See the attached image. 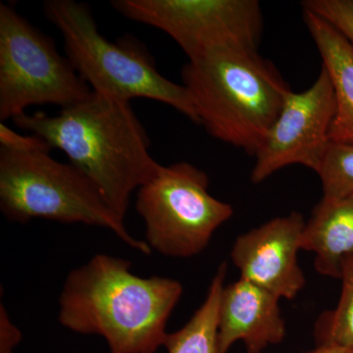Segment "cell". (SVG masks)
Here are the masks:
<instances>
[{
	"label": "cell",
	"mask_w": 353,
	"mask_h": 353,
	"mask_svg": "<svg viewBox=\"0 0 353 353\" xmlns=\"http://www.w3.org/2000/svg\"><path fill=\"white\" fill-rule=\"evenodd\" d=\"M336 114L331 78L323 68L315 83L303 92L285 97L275 124L255 154L252 181L259 183L276 172L299 164L317 172L331 143Z\"/></svg>",
	"instance_id": "cell-9"
},
{
	"label": "cell",
	"mask_w": 353,
	"mask_h": 353,
	"mask_svg": "<svg viewBox=\"0 0 353 353\" xmlns=\"http://www.w3.org/2000/svg\"><path fill=\"white\" fill-rule=\"evenodd\" d=\"M0 210L11 222L22 224L48 219L105 228L134 250L145 255L152 252L145 241L128 232L124 220L85 174L50 153L0 146Z\"/></svg>",
	"instance_id": "cell-5"
},
{
	"label": "cell",
	"mask_w": 353,
	"mask_h": 353,
	"mask_svg": "<svg viewBox=\"0 0 353 353\" xmlns=\"http://www.w3.org/2000/svg\"><path fill=\"white\" fill-rule=\"evenodd\" d=\"M43 14L61 32L67 58L92 92L124 102H162L199 124L185 88L162 76L137 39L108 41L99 32L88 6L75 0L44 1Z\"/></svg>",
	"instance_id": "cell-4"
},
{
	"label": "cell",
	"mask_w": 353,
	"mask_h": 353,
	"mask_svg": "<svg viewBox=\"0 0 353 353\" xmlns=\"http://www.w3.org/2000/svg\"><path fill=\"white\" fill-rule=\"evenodd\" d=\"M127 19L171 37L189 60L213 51L257 50L262 13L256 0H114Z\"/></svg>",
	"instance_id": "cell-8"
},
{
	"label": "cell",
	"mask_w": 353,
	"mask_h": 353,
	"mask_svg": "<svg viewBox=\"0 0 353 353\" xmlns=\"http://www.w3.org/2000/svg\"><path fill=\"white\" fill-rule=\"evenodd\" d=\"M303 18L333 83L336 114L330 139L353 145V43L320 16L303 9Z\"/></svg>",
	"instance_id": "cell-12"
},
{
	"label": "cell",
	"mask_w": 353,
	"mask_h": 353,
	"mask_svg": "<svg viewBox=\"0 0 353 353\" xmlns=\"http://www.w3.org/2000/svg\"><path fill=\"white\" fill-rule=\"evenodd\" d=\"M13 122L62 150L123 220L132 192L161 167L150 154L148 134L130 102L92 92L57 115L24 113Z\"/></svg>",
	"instance_id": "cell-1"
},
{
	"label": "cell",
	"mask_w": 353,
	"mask_h": 353,
	"mask_svg": "<svg viewBox=\"0 0 353 353\" xmlns=\"http://www.w3.org/2000/svg\"><path fill=\"white\" fill-rule=\"evenodd\" d=\"M0 146L15 150V152H41L50 153L51 146L37 134L23 136L7 127L4 123H0Z\"/></svg>",
	"instance_id": "cell-18"
},
{
	"label": "cell",
	"mask_w": 353,
	"mask_h": 353,
	"mask_svg": "<svg viewBox=\"0 0 353 353\" xmlns=\"http://www.w3.org/2000/svg\"><path fill=\"white\" fill-rule=\"evenodd\" d=\"M303 6L334 26L353 43V0H306Z\"/></svg>",
	"instance_id": "cell-17"
},
{
	"label": "cell",
	"mask_w": 353,
	"mask_h": 353,
	"mask_svg": "<svg viewBox=\"0 0 353 353\" xmlns=\"http://www.w3.org/2000/svg\"><path fill=\"white\" fill-rule=\"evenodd\" d=\"M226 275L227 264H221L201 307L185 326L167 336L164 343L167 353H219V308Z\"/></svg>",
	"instance_id": "cell-14"
},
{
	"label": "cell",
	"mask_w": 353,
	"mask_h": 353,
	"mask_svg": "<svg viewBox=\"0 0 353 353\" xmlns=\"http://www.w3.org/2000/svg\"><path fill=\"white\" fill-rule=\"evenodd\" d=\"M326 199L353 196V145L331 141L316 172Z\"/></svg>",
	"instance_id": "cell-16"
},
{
	"label": "cell",
	"mask_w": 353,
	"mask_h": 353,
	"mask_svg": "<svg viewBox=\"0 0 353 353\" xmlns=\"http://www.w3.org/2000/svg\"><path fill=\"white\" fill-rule=\"evenodd\" d=\"M306 353H353V347L339 345H318L315 350Z\"/></svg>",
	"instance_id": "cell-20"
},
{
	"label": "cell",
	"mask_w": 353,
	"mask_h": 353,
	"mask_svg": "<svg viewBox=\"0 0 353 353\" xmlns=\"http://www.w3.org/2000/svg\"><path fill=\"white\" fill-rule=\"evenodd\" d=\"M131 262L97 254L67 276L58 321L82 334H97L110 353H155L164 347L167 322L183 294L174 279L143 278Z\"/></svg>",
	"instance_id": "cell-2"
},
{
	"label": "cell",
	"mask_w": 353,
	"mask_h": 353,
	"mask_svg": "<svg viewBox=\"0 0 353 353\" xmlns=\"http://www.w3.org/2000/svg\"><path fill=\"white\" fill-rule=\"evenodd\" d=\"M301 250L314 253L318 273L341 278L343 260L353 256V196L323 197L304 227Z\"/></svg>",
	"instance_id": "cell-13"
},
{
	"label": "cell",
	"mask_w": 353,
	"mask_h": 353,
	"mask_svg": "<svg viewBox=\"0 0 353 353\" xmlns=\"http://www.w3.org/2000/svg\"><path fill=\"white\" fill-rule=\"evenodd\" d=\"M53 39L10 4L0 3V120L14 119L32 105L69 108L92 94Z\"/></svg>",
	"instance_id": "cell-7"
},
{
	"label": "cell",
	"mask_w": 353,
	"mask_h": 353,
	"mask_svg": "<svg viewBox=\"0 0 353 353\" xmlns=\"http://www.w3.org/2000/svg\"><path fill=\"white\" fill-rule=\"evenodd\" d=\"M341 280L343 289L338 306L323 314L315 327L318 345L353 347V256L343 260Z\"/></svg>",
	"instance_id": "cell-15"
},
{
	"label": "cell",
	"mask_w": 353,
	"mask_h": 353,
	"mask_svg": "<svg viewBox=\"0 0 353 353\" xmlns=\"http://www.w3.org/2000/svg\"><path fill=\"white\" fill-rule=\"evenodd\" d=\"M146 243L165 256L189 259L205 250L234 209L209 192L205 172L188 162L160 167L137 194Z\"/></svg>",
	"instance_id": "cell-6"
},
{
	"label": "cell",
	"mask_w": 353,
	"mask_h": 353,
	"mask_svg": "<svg viewBox=\"0 0 353 353\" xmlns=\"http://www.w3.org/2000/svg\"><path fill=\"white\" fill-rule=\"evenodd\" d=\"M182 79L199 124L213 138L254 157L292 90L257 50L240 48L189 60Z\"/></svg>",
	"instance_id": "cell-3"
},
{
	"label": "cell",
	"mask_w": 353,
	"mask_h": 353,
	"mask_svg": "<svg viewBox=\"0 0 353 353\" xmlns=\"http://www.w3.org/2000/svg\"><path fill=\"white\" fill-rule=\"evenodd\" d=\"M306 222L292 212L241 234L231 259L241 278L263 288L279 299H294L305 285L297 260Z\"/></svg>",
	"instance_id": "cell-10"
},
{
	"label": "cell",
	"mask_w": 353,
	"mask_h": 353,
	"mask_svg": "<svg viewBox=\"0 0 353 353\" xmlns=\"http://www.w3.org/2000/svg\"><path fill=\"white\" fill-rule=\"evenodd\" d=\"M21 339L19 328L11 321L6 306L0 304V353H14Z\"/></svg>",
	"instance_id": "cell-19"
},
{
	"label": "cell",
	"mask_w": 353,
	"mask_h": 353,
	"mask_svg": "<svg viewBox=\"0 0 353 353\" xmlns=\"http://www.w3.org/2000/svg\"><path fill=\"white\" fill-rule=\"evenodd\" d=\"M279 301L275 294L245 279L225 285L218 324L219 353H227L239 341H243L248 353H260L282 343L285 324Z\"/></svg>",
	"instance_id": "cell-11"
}]
</instances>
